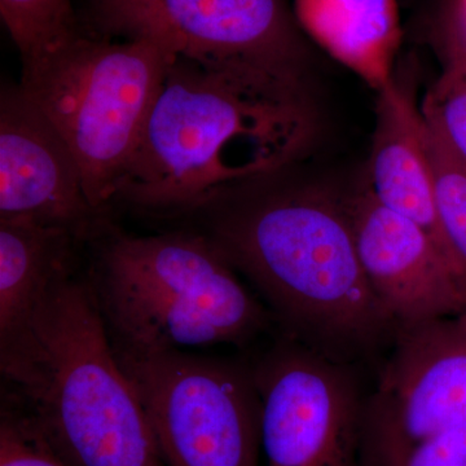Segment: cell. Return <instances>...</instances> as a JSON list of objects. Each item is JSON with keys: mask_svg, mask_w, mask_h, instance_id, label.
Returning a JSON list of instances; mask_svg holds the SVG:
<instances>
[{"mask_svg": "<svg viewBox=\"0 0 466 466\" xmlns=\"http://www.w3.org/2000/svg\"><path fill=\"white\" fill-rule=\"evenodd\" d=\"M312 134L300 78L170 55L115 201L148 213H193L289 167Z\"/></svg>", "mask_w": 466, "mask_h": 466, "instance_id": "1", "label": "cell"}, {"mask_svg": "<svg viewBox=\"0 0 466 466\" xmlns=\"http://www.w3.org/2000/svg\"><path fill=\"white\" fill-rule=\"evenodd\" d=\"M9 410L67 466H167L90 283L67 272L0 336Z\"/></svg>", "mask_w": 466, "mask_h": 466, "instance_id": "2", "label": "cell"}, {"mask_svg": "<svg viewBox=\"0 0 466 466\" xmlns=\"http://www.w3.org/2000/svg\"><path fill=\"white\" fill-rule=\"evenodd\" d=\"M196 211L207 213L205 235L302 339L360 351L397 329L361 266L348 208L299 191L218 196Z\"/></svg>", "mask_w": 466, "mask_h": 466, "instance_id": "3", "label": "cell"}, {"mask_svg": "<svg viewBox=\"0 0 466 466\" xmlns=\"http://www.w3.org/2000/svg\"><path fill=\"white\" fill-rule=\"evenodd\" d=\"M204 232L116 235L90 283L113 346L137 355L242 342L267 315Z\"/></svg>", "mask_w": 466, "mask_h": 466, "instance_id": "4", "label": "cell"}, {"mask_svg": "<svg viewBox=\"0 0 466 466\" xmlns=\"http://www.w3.org/2000/svg\"><path fill=\"white\" fill-rule=\"evenodd\" d=\"M170 54L144 39L82 32L23 66L20 86L75 153L97 211L115 201Z\"/></svg>", "mask_w": 466, "mask_h": 466, "instance_id": "5", "label": "cell"}, {"mask_svg": "<svg viewBox=\"0 0 466 466\" xmlns=\"http://www.w3.org/2000/svg\"><path fill=\"white\" fill-rule=\"evenodd\" d=\"M116 352L167 466H259L260 400L253 373L188 351Z\"/></svg>", "mask_w": 466, "mask_h": 466, "instance_id": "6", "label": "cell"}, {"mask_svg": "<svg viewBox=\"0 0 466 466\" xmlns=\"http://www.w3.org/2000/svg\"><path fill=\"white\" fill-rule=\"evenodd\" d=\"M86 32L144 39L208 66L300 78L306 42L289 0H88Z\"/></svg>", "mask_w": 466, "mask_h": 466, "instance_id": "7", "label": "cell"}, {"mask_svg": "<svg viewBox=\"0 0 466 466\" xmlns=\"http://www.w3.org/2000/svg\"><path fill=\"white\" fill-rule=\"evenodd\" d=\"M397 332L391 357L364 407L366 466L466 421V309Z\"/></svg>", "mask_w": 466, "mask_h": 466, "instance_id": "8", "label": "cell"}, {"mask_svg": "<svg viewBox=\"0 0 466 466\" xmlns=\"http://www.w3.org/2000/svg\"><path fill=\"white\" fill-rule=\"evenodd\" d=\"M253 376L267 466H358L364 407L348 370L291 346Z\"/></svg>", "mask_w": 466, "mask_h": 466, "instance_id": "9", "label": "cell"}, {"mask_svg": "<svg viewBox=\"0 0 466 466\" xmlns=\"http://www.w3.org/2000/svg\"><path fill=\"white\" fill-rule=\"evenodd\" d=\"M370 288L400 328L466 309V271L412 220L360 193L348 207Z\"/></svg>", "mask_w": 466, "mask_h": 466, "instance_id": "10", "label": "cell"}, {"mask_svg": "<svg viewBox=\"0 0 466 466\" xmlns=\"http://www.w3.org/2000/svg\"><path fill=\"white\" fill-rule=\"evenodd\" d=\"M92 208L75 153L20 84L0 91V219L33 218L86 235Z\"/></svg>", "mask_w": 466, "mask_h": 466, "instance_id": "11", "label": "cell"}, {"mask_svg": "<svg viewBox=\"0 0 466 466\" xmlns=\"http://www.w3.org/2000/svg\"><path fill=\"white\" fill-rule=\"evenodd\" d=\"M377 94L370 191L386 208L421 227L446 256L466 271L441 229L428 131L415 94L395 78Z\"/></svg>", "mask_w": 466, "mask_h": 466, "instance_id": "12", "label": "cell"}, {"mask_svg": "<svg viewBox=\"0 0 466 466\" xmlns=\"http://www.w3.org/2000/svg\"><path fill=\"white\" fill-rule=\"evenodd\" d=\"M302 32L380 92L394 81L401 43L398 0H293Z\"/></svg>", "mask_w": 466, "mask_h": 466, "instance_id": "13", "label": "cell"}, {"mask_svg": "<svg viewBox=\"0 0 466 466\" xmlns=\"http://www.w3.org/2000/svg\"><path fill=\"white\" fill-rule=\"evenodd\" d=\"M79 236L33 218L0 219V336L24 323L70 268Z\"/></svg>", "mask_w": 466, "mask_h": 466, "instance_id": "14", "label": "cell"}, {"mask_svg": "<svg viewBox=\"0 0 466 466\" xmlns=\"http://www.w3.org/2000/svg\"><path fill=\"white\" fill-rule=\"evenodd\" d=\"M0 15L23 66L64 47L85 30L73 0H0Z\"/></svg>", "mask_w": 466, "mask_h": 466, "instance_id": "15", "label": "cell"}, {"mask_svg": "<svg viewBox=\"0 0 466 466\" xmlns=\"http://www.w3.org/2000/svg\"><path fill=\"white\" fill-rule=\"evenodd\" d=\"M446 66L421 106L426 125L466 167V58L444 48Z\"/></svg>", "mask_w": 466, "mask_h": 466, "instance_id": "16", "label": "cell"}, {"mask_svg": "<svg viewBox=\"0 0 466 466\" xmlns=\"http://www.w3.org/2000/svg\"><path fill=\"white\" fill-rule=\"evenodd\" d=\"M426 131L441 229L466 268V167L428 125Z\"/></svg>", "mask_w": 466, "mask_h": 466, "instance_id": "17", "label": "cell"}, {"mask_svg": "<svg viewBox=\"0 0 466 466\" xmlns=\"http://www.w3.org/2000/svg\"><path fill=\"white\" fill-rule=\"evenodd\" d=\"M0 466H67L24 417L3 406Z\"/></svg>", "mask_w": 466, "mask_h": 466, "instance_id": "18", "label": "cell"}, {"mask_svg": "<svg viewBox=\"0 0 466 466\" xmlns=\"http://www.w3.org/2000/svg\"><path fill=\"white\" fill-rule=\"evenodd\" d=\"M376 466H466V421L420 441Z\"/></svg>", "mask_w": 466, "mask_h": 466, "instance_id": "19", "label": "cell"}, {"mask_svg": "<svg viewBox=\"0 0 466 466\" xmlns=\"http://www.w3.org/2000/svg\"><path fill=\"white\" fill-rule=\"evenodd\" d=\"M441 41L443 48L458 52L466 58V29L444 20L441 25Z\"/></svg>", "mask_w": 466, "mask_h": 466, "instance_id": "20", "label": "cell"}, {"mask_svg": "<svg viewBox=\"0 0 466 466\" xmlns=\"http://www.w3.org/2000/svg\"><path fill=\"white\" fill-rule=\"evenodd\" d=\"M444 20L466 29V0H452Z\"/></svg>", "mask_w": 466, "mask_h": 466, "instance_id": "21", "label": "cell"}]
</instances>
